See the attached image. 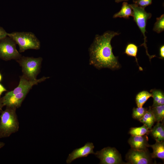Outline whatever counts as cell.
Instances as JSON below:
<instances>
[{
  "mask_svg": "<svg viewBox=\"0 0 164 164\" xmlns=\"http://www.w3.org/2000/svg\"><path fill=\"white\" fill-rule=\"evenodd\" d=\"M120 34L118 32L108 31L102 35L95 36L89 50L90 65L98 69L107 68L115 70L120 67L118 58L113 54L111 45L112 39Z\"/></svg>",
  "mask_w": 164,
  "mask_h": 164,
  "instance_id": "6da1fadb",
  "label": "cell"
},
{
  "mask_svg": "<svg viewBox=\"0 0 164 164\" xmlns=\"http://www.w3.org/2000/svg\"><path fill=\"white\" fill-rule=\"evenodd\" d=\"M16 108L6 106L0 115V139L9 137L19 131V123Z\"/></svg>",
  "mask_w": 164,
  "mask_h": 164,
  "instance_id": "7a4b0ae2",
  "label": "cell"
},
{
  "mask_svg": "<svg viewBox=\"0 0 164 164\" xmlns=\"http://www.w3.org/2000/svg\"><path fill=\"white\" fill-rule=\"evenodd\" d=\"M7 36L18 45L20 53L28 49L38 50L40 48V43L39 40L31 32H14L7 33Z\"/></svg>",
  "mask_w": 164,
  "mask_h": 164,
  "instance_id": "3957f363",
  "label": "cell"
},
{
  "mask_svg": "<svg viewBox=\"0 0 164 164\" xmlns=\"http://www.w3.org/2000/svg\"><path fill=\"white\" fill-rule=\"evenodd\" d=\"M42 60L41 57L23 56L16 61L22 67L23 75L29 80H34L37 79V76L40 71Z\"/></svg>",
  "mask_w": 164,
  "mask_h": 164,
  "instance_id": "277c9868",
  "label": "cell"
},
{
  "mask_svg": "<svg viewBox=\"0 0 164 164\" xmlns=\"http://www.w3.org/2000/svg\"><path fill=\"white\" fill-rule=\"evenodd\" d=\"M133 11V19L140 29L144 37V42L141 46H143L145 48L147 55L150 59L155 56V55L150 56L147 52L146 46V37L145 33L146 32V27L147 21L152 16V14L146 12L145 8L140 7L135 4H130Z\"/></svg>",
  "mask_w": 164,
  "mask_h": 164,
  "instance_id": "5b68a950",
  "label": "cell"
},
{
  "mask_svg": "<svg viewBox=\"0 0 164 164\" xmlns=\"http://www.w3.org/2000/svg\"><path fill=\"white\" fill-rule=\"evenodd\" d=\"M16 44L7 36L0 39V59L5 61L20 59L22 56L16 49Z\"/></svg>",
  "mask_w": 164,
  "mask_h": 164,
  "instance_id": "8992f818",
  "label": "cell"
},
{
  "mask_svg": "<svg viewBox=\"0 0 164 164\" xmlns=\"http://www.w3.org/2000/svg\"><path fill=\"white\" fill-rule=\"evenodd\" d=\"M94 154L100 159V164H119L123 163L121 155L115 148L105 147L97 151Z\"/></svg>",
  "mask_w": 164,
  "mask_h": 164,
  "instance_id": "52a82bcc",
  "label": "cell"
},
{
  "mask_svg": "<svg viewBox=\"0 0 164 164\" xmlns=\"http://www.w3.org/2000/svg\"><path fill=\"white\" fill-rule=\"evenodd\" d=\"M126 157L129 164H149L152 163L151 154L148 149L137 150L131 148Z\"/></svg>",
  "mask_w": 164,
  "mask_h": 164,
  "instance_id": "ba28073f",
  "label": "cell"
},
{
  "mask_svg": "<svg viewBox=\"0 0 164 164\" xmlns=\"http://www.w3.org/2000/svg\"><path fill=\"white\" fill-rule=\"evenodd\" d=\"M48 78L44 77L36 80H32L27 79L22 75L20 77V81L18 86L13 91L7 92L5 95L11 96L26 91H29L33 85L44 81Z\"/></svg>",
  "mask_w": 164,
  "mask_h": 164,
  "instance_id": "9c48e42d",
  "label": "cell"
},
{
  "mask_svg": "<svg viewBox=\"0 0 164 164\" xmlns=\"http://www.w3.org/2000/svg\"><path fill=\"white\" fill-rule=\"evenodd\" d=\"M94 147L92 143L87 142L83 146L74 149L69 154L66 160L67 163L69 164L76 159L87 157L90 154H94L93 151Z\"/></svg>",
  "mask_w": 164,
  "mask_h": 164,
  "instance_id": "30bf717a",
  "label": "cell"
},
{
  "mask_svg": "<svg viewBox=\"0 0 164 164\" xmlns=\"http://www.w3.org/2000/svg\"><path fill=\"white\" fill-rule=\"evenodd\" d=\"M29 92L26 91L11 96L5 95L2 97L4 106L19 108Z\"/></svg>",
  "mask_w": 164,
  "mask_h": 164,
  "instance_id": "8fae6325",
  "label": "cell"
},
{
  "mask_svg": "<svg viewBox=\"0 0 164 164\" xmlns=\"http://www.w3.org/2000/svg\"><path fill=\"white\" fill-rule=\"evenodd\" d=\"M148 140V137L145 135L140 136L131 135L128 142L132 149L137 150H145L149 147Z\"/></svg>",
  "mask_w": 164,
  "mask_h": 164,
  "instance_id": "7c38bea8",
  "label": "cell"
},
{
  "mask_svg": "<svg viewBox=\"0 0 164 164\" xmlns=\"http://www.w3.org/2000/svg\"><path fill=\"white\" fill-rule=\"evenodd\" d=\"M153 149V152L150 153L152 158H158L164 160V142L156 141L155 143L150 145Z\"/></svg>",
  "mask_w": 164,
  "mask_h": 164,
  "instance_id": "4fadbf2b",
  "label": "cell"
},
{
  "mask_svg": "<svg viewBox=\"0 0 164 164\" xmlns=\"http://www.w3.org/2000/svg\"><path fill=\"white\" fill-rule=\"evenodd\" d=\"M151 135L155 141H164V125L163 123L157 122L156 124L150 130Z\"/></svg>",
  "mask_w": 164,
  "mask_h": 164,
  "instance_id": "5bb4252c",
  "label": "cell"
},
{
  "mask_svg": "<svg viewBox=\"0 0 164 164\" xmlns=\"http://www.w3.org/2000/svg\"><path fill=\"white\" fill-rule=\"evenodd\" d=\"M133 11L130 4L124 2L122 3L121 9L114 15L113 18L120 17L128 19L130 16H133Z\"/></svg>",
  "mask_w": 164,
  "mask_h": 164,
  "instance_id": "9a60e30c",
  "label": "cell"
},
{
  "mask_svg": "<svg viewBox=\"0 0 164 164\" xmlns=\"http://www.w3.org/2000/svg\"><path fill=\"white\" fill-rule=\"evenodd\" d=\"M139 121L145 125L148 129H150L152 128L155 122V120L150 106Z\"/></svg>",
  "mask_w": 164,
  "mask_h": 164,
  "instance_id": "2e32d148",
  "label": "cell"
},
{
  "mask_svg": "<svg viewBox=\"0 0 164 164\" xmlns=\"http://www.w3.org/2000/svg\"><path fill=\"white\" fill-rule=\"evenodd\" d=\"M153 98V104L152 106L162 105L164 104V94L163 92L160 90L153 89L150 90Z\"/></svg>",
  "mask_w": 164,
  "mask_h": 164,
  "instance_id": "e0dca14e",
  "label": "cell"
},
{
  "mask_svg": "<svg viewBox=\"0 0 164 164\" xmlns=\"http://www.w3.org/2000/svg\"><path fill=\"white\" fill-rule=\"evenodd\" d=\"M150 107L155 122H159L162 121L164 118V105L152 106Z\"/></svg>",
  "mask_w": 164,
  "mask_h": 164,
  "instance_id": "ac0fdd59",
  "label": "cell"
},
{
  "mask_svg": "<svg viewBox=\"0 0 164 164\" xmlns=\"http://www.w3.org/2000/svg\"><path fill=\"white\" fill-rule=\"evenodd\" d=\"M152 94L146 91L138 93L136 95L135 101L137 107H142L145 103L150 97Z\"/></svg>",
  "mask_w": 164,
  "mask_h": 164,
  "instance_id": "d6986e66",
  "label": "cell"
},
{
  "mask_svg": "<svg viewBox=\"0 0 164 164\" xmlns=\"http://www.w3.org/2000/svg\"><path fill=\"white\" fill-rule=\"evenodd\" d=\"M138 50V47L135 44L133 43H129L126 47L125 53L128 56H133L135 58L136 61L139 67V69L142 71L143 70V69L139 65L137 58Z\"/></svg>",
  "mask_w": 164,
  "mask_h": 164,
  "instance_id": "ffe728a7",
  "label": "cell"
},
{
  "mask_svg": "<svg viewBox=\"0 0 164 164\" xmlns=\"http://www.w3.org/2000/svg\"><path fill=\"white\" fill-rule=\"evenodd\" d=\"M150 130L146 126L143 125L142 126L138 127H133L130 129L129 133L132 136H140L148 135Z\"/></svg>",
  "mask_w": 164,
  "mask_h": 164,
  "instance_id": "44dd1931",
  "label": "cell"
},
{
  "mask_svg": "<svg viewBox=\"0 0 164 164\" xmlns=\"http://www.w3.org/2000/svg\"><path fill=\"white\" fill-rule=\"evenodd\" d=\"M157 33H160L164 30V14H162L159 17L156 18L153 29Z\"/></svg>",
  "mask_w": 164,
  "mask_h": 164,
  "instance_id": "7402d4cb",
  "label": "cell"
},
{
  "mask_svg": "<svg viewBox=\"0 0 164 164\" xmlns=\"http://www.w3.org/2000/svg\"><path fill=\"white\" fill-rule=\"evenodd\" d=\"M147 109V108L143 107L133 108L132 113L133 118L139 120L144 116Z\"/></svg>",
  "mask_w": 164,
  "mask_h": 164,
  "instance_id": "603a6c76",
  "label": "cell"
},
{
  "mask_svg": "<svg viewBox=\"0 0 164 164\" xmlns=\"http://www.w3.org/2000/svg\"><path fill=\"white\" fill-rule=\"evenodd\" d=\"M133 1L136 5L145 8L146 6L151 4L152 0H135Z\"/></svg>",
  "mask_w": 164,
  "mask_h": 164,
  "instance_id": "cb8c5ba5",
  "label": "cell"
},
{
  "mask_svg": "<svg viewBox=\"0 0 164 164\" xmlns=\"http://www.w3.org/2000/svg\"><path fill=\"white\" fill-rule=\"evenodd\" d=\"M7 32L2 27L0 26V39L7 36Z\"/></svg>",
  "mask_w": 164,
  "mask_h": 164,
  "instance_id": "d4e9b609",
  "label": "cell"
},
{
  "mask_svg": "<svg viewBox=\"0 0 164 164\" xmlns=\"http://www.w3.org/2000/svg\"><path fill=\"white\" fill-rule=\"evenodd\" d=\"M159 55L160 58L162 59L164 58V46L162 45L161 46L159 49Z\"/></svg>",
  "mask_w": 164,
  "mask_h": 164,
  "instance_id": "484cf974",
  "label": "cell"
},
{
  "mask_svg": "<svg viewBox=\"0 0 164 164\" xmlns=\"http://www.w3.org/2000/svg\"><path fill=\"white\" fill-rule=\"evenodd\" d=\"M6 91V88L1 84H0V97L1 96L3 92Z\"/></svg>",
  "mask_w": 164,
  "mask_h": 164,
  "instance_id": "4316f807",
  "label": "cell"
},
{
  "mask_svg": "<svg viewBox=\"0 0 164 164\" xmlns=\"http://www.w3.org/2000/svg\"><path fill=\"white\" fill-rule=\"evenodd\" d=\"M4 106L3 103V99L2 97L0 98V111L2 110V108Z\"/></svg>",
  "mask_w": 164,
  "mask_h": 164,
  "instance_id": "83f0119b",
  "label": "cell"
},
{
  "mask_svg": "<svg viewBox=\"0 0 164 164\" xmlns=\"http://www.w3.org/2000/svg\"><path fill=\"white\" fill-rule=\"evenodd\" d=\"M5 145V143L0 142V149L3 147Z\"/></svg>",
  "mask_w": 164,
  "mask_h": 164,
  "instance_id": "f1b7e54d",
  "label": "cell"
},
{
  "mask_svg": "<svg viewBox=\"0 0 164 164\" xmlns=\"http://www.w3.org/2000/svg\"><path fill=\"white\" fill-rule=\"evenodd\" d=\"M129 0H115V2L119 3L122 1H127Z\"/></svg>",
  "mask_w": 164,
  "mask_h": 164,
  "instance_id": "f546056e",
  "label": "cell"
},
{
  "mask_svg": "<svg viewBox=\"0 0 164 164\" xmlns=\"http://www.w3.org/2000/svg\"><path fill=\"white\" fill-rule=\"evenodd\" d=\"M2 75L1 74V73H0V82L2 80Z\"/></svg>",
  "mask_w": 164,
  "mask_h": 164,
  "instance_id": "4dcf8cb0",
  "label": "cell"
}]
</instances>
